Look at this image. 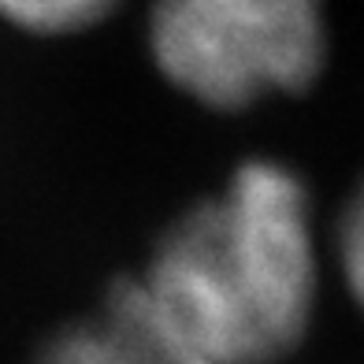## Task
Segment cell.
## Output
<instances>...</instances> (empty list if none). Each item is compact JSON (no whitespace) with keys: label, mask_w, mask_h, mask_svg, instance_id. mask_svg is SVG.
<instances>
[{"label":"cell","mask_w":364,"mask_h":364,"mask_svg":"<svg viewBox=\"0 0 364 364\" xmlns=\"http://www.w3.org/2000/svg\"><path fill=\"white\" fill-rule=\"evenodd\" d=\"M115 8V0H0V15L34 34H75Z\"/></svg>","instance_id":"cell-4"},{"label":"cell","mask_w":364,"mask_h":364,"mask_svg":"<svg viewBox=\"0 0 364 364\" xmlns=\"http://www.w3.org/2000/svg\"><path fill=\"white\" fill-rule=\"evenodd\" d=\"M320 279V227L305 178L257 156L182 212L130 283L212 364H279L309 338Z\"/></svg>","instance_id":"cell-1"},{"label":"cell","mask_w":364,"mask_h":364,"mask_svg":"<svg viewBox=\"0 0 364 364\" xmlns=\"http://www.w3.org/2000/svg\"><path fill=\"white\" fill-rule=\"evenodd\" d=\"M30 364H212L190 350L153 309L141 301L130 279L115 283L105 305L53 335Z\"/></svg>","instance_id":"cell-3"},{"label":"cell","mask_w":364,"mask_h":364,"mask_svg":"<svg viewBox=\"0 0 364 364\" xmlns=\"http://www.w3.org/2000/svg\"><path fill=\"white\" fill-rule=\"evenodd\" d=\"M160 75L190 101L245 112L305 93L323 71V0H160L149 23Z\"/></svg>","instance_id":"cell-2"},{"label":"cell","mask_w":364,"mask_h":364,"mask_svg":"<svg viewBox=\"0 0 364 364\" xmlns=\"http://www.w3.org/2000/svg\"><path fill=\"white\" fill-rule=\"evenodd\" d=\"M335 264L342 275L346 294L353 297V305L364 316V175L350 190L346 205L335 223Z\"/></svg>","instance_id":"cell-5"}]
</instances>
